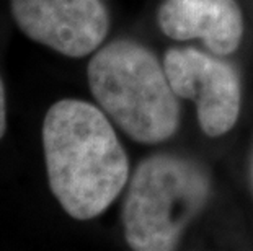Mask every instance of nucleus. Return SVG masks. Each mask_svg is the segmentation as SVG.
I'll return each mask as SVG.
<instances>
[{"label": "nucleus", "instance_id": "1", "mask_svg": "<svg viewBox=\"0 0 253 251\" xmlns=\"http://www.w3.org/2000/svg\"><path fill=\"white\" fill-rule=\"evenodd\" d=\"M46 172L54 197L77 220L98 217L129 176V160L108 117L82 100H61L42 121Z\"/></svg>", "mask_w": 253, "mask_h": 251}, {"label": "nucleus", "instance_id": "2", "mask_svg": "<svg viewBox=\"0 0 253 251\" xmlns=\"http://www.w3.org/2000/svg\"><path fill=\"white\" fill-rule=\"evenodd\" d=\"M87 77L96 103L134 141L164 142L178 129L176 93L164 66L142 44L111 41L91 57Z\"/></svg>", "mask_w": 253, "mask_h": 251}, {"label": "nucleus", "instance_id": "3", "mask_svg": "<svg viewBox=\"0 0 253 251\" xmlns=\"http://www.w3.org/2000/svg\"><path fill=\"white\" fill-rule=\"evenodd\" d=\"M209 178L191 160L154 155L139 163L129 183L123 225L129 247L169 251L206 204Z\"/></svg>", "mask_w": 253, "mask_h": 251}, {"label": "nucleus", "instance_id": "4", "mask_svg": "<svg viewBox=\"0 0 253 251\" xmlns=\"http://www.w3.org/2000/svg\"><path fill=\"white\" fill-rule=\"evenodd\" d=\"M164 69L176 97L195 101L199 126L209 137L232 129L240 111V82L232 66L188 47L167 51Z\"/></svg>", "mask_w": 253, "mask_h": 251}, {"label": "nucleus", "instance_id": "5", "mask_svg": "<svg viewBox=\"0 0 253 251\" xmlns=\"http://www.w3.org/2000/svg\"><path fill=\"white\" fill-rule=\"evenodd\" d=\"M12 15L30 39L67 57L98 49L110 30L103 0H12Z\"/></svg>", "mask_w": 253, "mask_h": 251}, {"label": "nucleus", "instance_id": "6", "mask_svg": "<svg viewBox=\"0 0 253 251\" xmlns=\"http://www.w3.org/2000/svg\"><path fill=\"white\" fill-rule=\"evenodd\" d=\"M159 25L171 39H203L216 56L232 54L244 35L235 0H165L159 10Z\"/></svg>", "mask_w": 253, "mask_h": 251}, {"label": "nucleus", "instance_id": "7", "mask_svg": "<svg viewBox=\"0 0 253 251\" xmlns=\"http://www.w3.org/2000/svg\"><path fill=\"white\" fill-rule=\"evenodd\" d=\"M5 127H7V105H5V88L0 80V139L5 134Z\"/></svg>", "mask_w": 253, "mask_h": 251}]
</instances>
